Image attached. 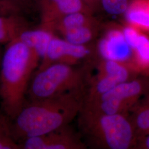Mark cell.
Segmentation results:
<instances>
[{
	"mask_svg": "<svg viewBox=\"0 0 149 149\" xmlns=\"http://www.w3.org/2000/svg\"><path fill=\"white\" fill-rule=\"evenodd\" d=\"M85 96L82 89L26 101L16 117L9 120L12 136L19 143L69 125L78 117Z\"/></svg>",
	"mask_w": 149,
	"mask_h": 149,
	"instance_id": "1",
	"label": "cell"
},
{
	"mask_svg": "<svg viewBox=\"0 0 149 149\" xmlns=\"http://www.w3.org/2000/svg\"><path fill=\"white\" fill-rule=\"evenodd\" d=\"M40 61L26 44L17 39L6 45L0 69L2 110L11 120L26 102L32 76Z\"/></svg>",
	"mask_w": 149,
	"mask_h": 149,
	"instance_id": "2",
	"label": "cell"
},
{
	"mask_svg": "<svg viewBox=\"0 0 149 149\" xmlns=\"http://www.w3.org/2000/svg\"><path fill=\"white\" fill-rule=\"evenodd\" d=\"M79 134L90 149H132L138 138L128 114L77 117Z\"/></svg>",
	"mask_w": 149,
	"mask_h": 149,
	"instance_id": "3",
	"label": "cell"
},
{
	"mask_svg": "<svg viewBox=\"0 0 149 149\" xmlns=\"http://www.w3.org/2000/svg\"><path fill=\"white\" fill-rule=\"evenodd\" d=\"M27 92L29 101L39 100L84 89V75L76 66L53 64L34 72Z\"/></svg>",
	"mask_w": 149,
	"mask_h": 149,
	"instance_id": "4",
	"label": "cell"
},
{
	"mask_svg": "<svg viewBox=\"0 0 149 149\" xmlns=\"http://www.w3.org/2000/svg\"><path fill=\"white\" fill-rule=\"evenodd\" d=\"M143 91L138 81H125L98 96L84 98L80 114L87 115L128 114Z\"/></svg>",
	"mask_w": 149,
	"mask_h": 149,
	"instance_id": "5",
	"label": "cell"
},
{
	"mask_svg": "<svg viewBox=\"0 0 149 149\" xmlns=\"http://www.w3.org/2000/svg\"><path fill=\"white\" fill-rule=\"evenodd\" d=\"M21 149H85L80 134L70 125L42 135L30 137L18 143Z\"/></svg>",
	"mask_w": 149,
	"mask_h": 149,
	"instance_id": "6",
	"label": "cell"
},
{
	"mask_svg": "<svg viewBox=\"0 0 149 149\" xmlns=\"http://www.w3.org/2000/svg\"><path fill=\"white\" fill-rule=\"evenodd\" d=\"M90 54V49L86 45L70 43L54 35L38 69L53 64L76 66L80 61L88 57Z\"/></svg>",
	"mask_w": 149,
	"mask_h": 149,
	"instance_id": "7",
	"label": "cell"
},
{
	"mask_svg": "<svg viewBox=\"0 0 149 149\" xmlns=\"http://www.w3.org/2000/svg\"><path fill=\"white\" fill-rule=\"evenodd\" d=\"M36 2L40 12L41 27L70 13L90 11V7L82 0H36Z\"/></svg>",
	"mask_w": 149,
	"mask_h": 149,
	"instance_id": "8",
	"label": "cell"
},
{
	"mask_svg": "<svg viewBox=\"0 0 149 149\" xmlns=\"http://www.w3.org/2000/svg\"><path fill=\"white\" fill-rule=\"evenodd\" d=\"M102 56L108 60L123 61L128 59L130 50L124 35L118 31H111L99 45Z\"/></svg>",
	"mask_w": 149,
	"mask_h": 149,
	"instance_id": "9",
	"label": "cell"
},
{
	"mask_svg": "<svg viewBox=\"0 0 149 149\" xmlns=\"http://www.w3.org/2000/svg\"><path fill=\"white\" fill-rule=\"evenodd\" d=\"M31 28L22 14L0 15V44L7 45Z\"/></svg>",
	"mask_w": 149,
	"mask_h": 149,
	"instance_id": "10",
	"label": "cell"
},
{
	"mask_svg": "<svg viewBox=\"0 0 149 149\" xmlns=\"http://www.w3.org/2000/svg\"><path fill=\"white\" fill-rule=\"evenodd\" d=\"M54 36L52 32L39 26L36 29L30 28L26 31L17 39L31 49L40 63Z\"/></svg>",
	"mask_w": 149,
	"mask_h": 149,
	"instance_id": "11",
	"label": "cell"
},
{
	"mask_svg": "<svg viewBox=\"0 0 149 149\" xmlns=\"http://www.w3.org/2000/svg\"><path fill=\"white\" fill-rule=\"evenodd\" d=\"M128 21L149 31V0H133L126 10Z\"/></svg>",
	"mask_w": 149,
	"mask_h": 149,
	"instance_id": "12",
	"label": "cell"
},
{
	"mask_svg": "<svg viewBox=\"0 0 149 149\" xmlns=\"http://www.w3.org/2000/svg\"><path fill=\"white\" fill-rule=\"evenodd\" d=\"M91 24L70 29L61 33L58 37L72 44L86 45L90 42L94 36V30Z\"/></svg>",
	"mask_w": 149,
	"mask_h": 149,
	"instance_id": "13",
	"label": "cell"
},
{
	"mask_svg": "<svg viewBox=\"0 0 149 149\" xmlns=\"http://www.w3.org/2000/svg\"><path fill=\"white\" fill-rule=\"evenodd\" d=\"M107 74L114 77L120 83L127 81L128 79V72L122 66L118 64L115 61L107 60L104 66V70L101 75Z\"/></svg>",
	"mask_w": 149,
	"mask_h": 149,
	"instance_id": "14",
	"label": "cell"
},
{
	"mask_svg": "<svg viewBox=\"0 0 149 149\" xmlns=\"http://www.w3.org/2000/svg\"><path fill=\"white\" fill-rule=\"evenodd\" d=\"M0 149H21L19 144L12 136L9 129V120L0 128Z\"/></svg>",
	"mask_w": 149,
	"mask_h": 149,
	"instance_id": "15",
	"label": "cell"
},
{
	"mask_svg": "<svg viewBox=\"0 0 149 149\" xmlns=\"http://www.w3.org/2000/svg\"><path fill=\"white\" fill-rule=\"evenodd\" d=\"M135 49L137 50L140 64L143 66L149 65V39L144 36H140Z\"/></svg>",
	"mask_w": 149,
	"mask_h": 149,
	"instance_id": "16",
	"label": "cell"
},
{
	"mask_svg": "<svg viewBox=\"0 0 149 149\" xmlns=\"http://www.w3.org/2000/svg\"><path fill=\"white\" fill-rule=\"evenodd\" d=\"M102 6L107 12L111 15H119L126 11L128 0H102Z\"/></svg>",
	"mask_w": 149,
	"mask_h": 149,
	"instance_id": "17",
	"label": "cell"
},
{
	"mask_svg": "<svg viewBox=\"0 0 149 149\" xmlns=\"http://www.w3.org/2000/svg\"><path fill=\"white\" fill-rule=\"evenodd\" d=\"M23 11L20 6L9 0H0V15L22 14Z\"/></svg>",
	"mask_w": 149,
	"mask_h": 149,
	"instance_id": "18",
	"label": "cell"
},
{
	"mask_svg": "<svg viewBox=\"0 0 149 149\" xmlns=\"http://www.w3.org/2000/svg\"><path fill=\"white\" fill-rule=\"evenodd\" d=\"M140 34L132 28H127L124 32V37L128 45L135 48L138 41Z\"/></svg>",
	"mask_w": 149,
	"mask_h": 149,
	"instance_id": "19",
	"label": "cell"
},
{
	"mask_svg": "<svg viewBox=\"0 0 149 149\" xmlns=\"http://www.w3.org/2000/svg\"><path fill=\"white\" fill-rule=\"evenodd\" d=\"M132 149H149V134L138 139Z\"/></svg>",
	"mask_w": 149,
	"mask_h": 149,
	"instance_id": "20",
	"label": "cell"
},
{
	"mask_svg": "<svg viewBox=\"0 0 149 149\" xmlns=\"http://www.w3.org/2000/svg\"><path fill=\"white\" fill-rule=\"evenodd\" d=\"M9 1L20 6L23 10H24L25 8L29 7L33 4V3L36 2V0H9Z\"/></svg>",
	"mask_w": 149,
	"mask_h": 149,
	"instance_id": "21",
	"label": "cell"
},
{
	"mask_svg": "<svg viewBox=\"0 0 149 149\" xmlns=\"http://www.w3.org/2000/svg\"><path fill=\"white\" fill-rule=\"evenodd\" d=\"M8 122V119L3 114H0V128L4 126Z\"/></svg>",
	"mask_w": 149,
	"mask_h": 149,
	"instance_id": "22",
	"label": "cell"
},
{
	"mask_svg": "<svg viewBox=\"0 0 149 149\" xmlns=\"http://www.w3.org/2000/svg\"><path fill=\"white\" fill-rule=\"evenodd\" d=\"M3 52L1 51V49L0 48V69H1V64H2V58H3Z\"/></svg>",
	"mask_w": 149,
	"mask_h": 149,
	"instance_id": "23",
	"label": "cell"
},
{
	"mask_svg": "<svg viewBox=\"0 0 149 149\" xmlns=\"http://www.w3.org/2000/svg\"><path fill=\"white\" fill-rule=\"evenodd\" d=\"M88 6V5L89 4H90L91 2H93V1H95V0H82ZM89 7V6H88Z\"/></svg>",
	"mask_w": 149,
	"mask_h": 149,
	"instance_id": "24",
	"label": "cell"
},
{
	"mask_svg": "<svg viewBox=\"0 0 149 149\" xmlns=\"http://www.w3.org/2000/svg\"><path fill=\"white\" fill-rule=\"evenodd\" d=\"M148 102V103H149V102Z\"/></svg>",
	"mask_w": 149,
	"mask_h": 149,
	"instance_id": "25",
	"label": "cell"
}]
</instances>
